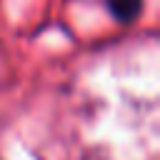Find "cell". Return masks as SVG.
<instances>
[{
    "mask_svg": "<svg viewBox=\"0 0 160 160\" xmlns=\"http://www.w3.org/2000/svg\"><path fill=\"white\" fill-rule=\"evenodd\" d=\"M108 10L112 12V18L118 22L130 25L142 12V0H108Z\"/></svg>",
    "mask_w": 160,
    "mask_h": 160,
    "instance_id": "obj_1",
    "label": "cell"
}]
</instances>
